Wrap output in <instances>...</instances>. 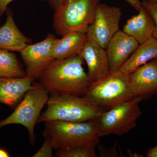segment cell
Returning a JSON list of instances; mask_svg holds the SVG:
<instances>
[{"label": "cell", "mask_w": 157, "mask_h": 157, "mask_svg": "<svg viewBox=\"0 0 157 157\" xmlns=\"http://www.w3.org/2000/svg\"><path fill=\"white\" fill-rule=\"evenodd\" d=\"M88 39L87 34L82 32L70 33L61 39H56L52 51L54 59H63L79 55Z\"/></svg>", "instance_id": "cell-16"}, {"label": "cell", "mask_w": 157, "mask_h": 157, "mask_svg": "<svg viewBox=\"0 0 157 157\" xmlns=\"http://www.w3.org/2000/svg\"><path fill=\"white\" fill-rule=\"evenodd\" d=\"M79 55L54 60L39 77V83L52 94L83 96L90 85Z\"/></svg>", "instance_id": "cell-1"}, {"label": "cell", "mask_w": 157, "mask_h": 157, "mask_svg": "<svg viewBox=\"0 0 157 157\" xmlns=\"http://www.w3.org/2000/svg\"><path fill=\"white\" fill-rule=\"evenodd\" d=\"M129 90L134 97L146 100L157 94V58L128 76Z\"/></svg>", "instance_id": "cell-10"}, {"label": "cell", "mask_w": 157, "mask_h": 157, "mask_svg": "<svg viewBox=\"0 0 157 157\" xmlns=\"http://www.w3.org/2000/svg\"><path fill=\"white\" fill-rule=\"evenodd\" d=\"M49 94L39 82L33 83L14 112L4 120L0 121V129L12 124L22 125L28 131L31 145H35V127L42 109L48 101Z\"/></svg>", "instance_id": "cell-5"}, {"label": "cell", "mask_w": 157, "mask_h": 157, "mask_svg": "<svg viewBox=\"0 0 157 157\" xmlns=\"http://www.w3.org/2000/svg\"><path fill=\"white\" fill-rule=\"evenodd\" d=\"M38 123L51 121L80 122L94 120L105 111L83 97L51 94Z\"/></svg>", "instance_id": "cell-2"}, {"label": "cell", "mask_w": 157, "mask_h": 157, "mask_svg": "<svg viewBox=\"0 0 157 157\" xmlns=\"http://www.w3.org/2000/svg\"><path fill=\"white\" fill-rule=\"evenodd\" d=\"M148 157H157V145L153 148L150 149L147 154Z\"/></svg>", "instance_id": "cell-24"}, {"label": "cell", "mask_w": 157, "mask_h": 157, "mask_svg": "<svg viewBox=\"0 0 157 157\" xmlns=\"http://www.w3.org/2000/svg\"><path fill=\"white\" fill-rule=\"evenodd\" d=\"M122 15L119 7L99 3L94 21L86 32L88 39L106 49L110 40L120 30Z\"/></svg>", "instance_id": "cell-8"}, {"label": "cell", "mask_w": 157, "mask_h": 157, "mask_svg": "<svg viewBox=\"0 0 157 157\" xmlns=\"http://www.w3.org/2000/svg\"><path fill=\"white\" fill-rule=\"evenodd\" d=\"M26 76L16 55L0 48V77H19Z\"/></svg>", "instance_id": "cell-18"}, {"label": "cell", "mask_w": 157, "mask_h": 157, "mask_svg": "<svg viewBox=\"0 0 157 157\" xmlns=\"http://www.w3.org/2000/svg\"><path fill=\"white\" fill-rule=\"evenodd\" d=\"M142 100L135 97L104 111L95 120L99 137L121 136L137 126V119L142 114L139 103Z\"/></svg>", "instance_id": "cell-6"}, {"label": "cell", "mask_w": 157, "mask_h": 157, "mask_svg": "<svg viewBox=\"0 0 157 157\" xmlns=\"http://www.w3.org/2000/svg\"><path fill=\"white\" fill-rule=\"evenodd\" d=\"M45 141L38 151L33 156V157H52L53 147L50 137L47 135H43Z\"/></svg>", "instance_id": "cell-20"}, {"label": "cell", "mask_w": 157, "mask_h": 157, "mask_svg": "<svg viewBox=\"0 0 157 157\" xmlns=\"http://www.w3.org/2000/svg\"><path fill=\"white\" fill-rule=\"evenodd\" d=\"M44 123L43 135L50 137L54 149L77 145L97 146L100 143L95 120L80 122L51 121Z\"/></svg>", "instance_id": "cell-3"}, {"label": "cell", "mask_w": 157, "mask_h": 157, "mask_svg": "<svg viewBox=\"0 0 157 157\" xmlns=\"http://www.w3.org/2000/svg\"><path fill=\"white\" fill-rule=\"evenodd\" d=\"M83 97L105 110L135 98L129 90L128 76L120 70L90 83Z\"/></svg>", "instance_id": "cell-7"}, {"label": "cell", "mask_w": 157, "mask_h": 157, "mask_svg": "<svg viewBox=\"0 0 157 157\" xmlns=\"http://www.w3.org/2000/svg\"><path fill=\"white\" fill-rule=\"evenodd\" d=\"M142 6L146 9L151 15L155 22V30L153 38L157 40V3H148L147 0H143L141 2Z\"/></svg>", "instance_id": "cell-21"}, {"label": "cell", "mask_w": 157, "mask_h": 157, "mask_svg": "<svg viewBox=\"0 0 157 157\" xmlns=\"http://www.w3.org/2000/svg\"><path fill=\"white\" fill-rule=\"evenodd\" d=\"M46 1H48L52 9L55 10L61 3L62 0H46Z\"/></svg>", "instance_id": "cell-25"}, {"label": "cell", "mask_w": 157, "mask_h": 157, "mask_svg": "<svg viewBox=\"0 0 157 157\" xmlns=\"http://www.w3.org/2000/svg\"><path fill=\"white\" fill-rule=\"evenodd\" d=\"M157 58V40L154 38L140 44L120 71L127 76L141 66Z\"/></svg>", "instance_id": "cell-17"}, {"label": "cell", "mask_w": 157, "mask_h": 157, "mask_svg": "<svg viewBox=\"0 0 157 157\" xmlns=\"http://www.w3.org/2000/svg\"><path fill=\"white\" fill-rule=\"evenodd\" d=\"M99 3L100 0H62L54 14L56 33L63 37L75 32L86 33Z\"/></svg>", "instance_id": "cell-4"}, {"label": "cell", "mask_w": 157, "mask_h": 157, "mask_svg": "<svg viewBox=\"0 0 157 157\" xmlns=\"http://www.w3.org/2000/svg\"><path fill=\"white\" fill-rule=\"evenodd\" d=\"M96 146L77 145L59 150L56 157H97Z\"/></svg>", "instance_id": "cell-19"}, {"label": "cell", "mask_w": 157, "mask_h": 157, "mask_svg": "<svg viewBox=\"0 0 157 157\" xmlns=\"http://www.w3.org/2000/svg\"><path fill=\"white\" fill-rule=\"evenodd\" d=\"M147 1L148 3H151V4L157 3V0H147Z\"/></svg>", "instance_id": "cell-27"}, {"label": "cell", "mask_w": 157, "mask_h": 157, "mask_svg": "<svg viewBox=\"0 0 157 157\" xmlns=\"http://www.w3.org/2000/svg\"><path fill=\"white\" fill-rule=\"evenodd\" d=\"M56 39L53 34H48L43 41L28 44L20 52L26 66L27 77L34 80L38 79L55 60L52 51Z\"/></svg>", "instance_id": "cell-9"}, {"label": "cell", "mask_w": 157, "mask_h": 157, "mask_svg": "<svg viewBox=\"0 0 157 157\" xmlns=\"http://www.w3.org/2000/svg\"><path fill=\"white\" fill-rule=\"evenodd\" d=\"M155 27L151 15L142 6L138 14L128 20L123 31L141 44L153 37Z\"/></svg>", "instance_id": "cell-15"}, {"label": "cell", "mask_w": 157, "mask_h": 157, "mask_svg": "<svg viewBox=\"0 0 157 157\" xmlns=\"http://www.w3.org/2000/svg\"><path fill=\"white\" fill-rule=\"evenodd\" d=\"M6 22L0 28V48L20 52L32 40L21 32L14 21L13 12L8 8Z\"/></svg>", "instance_id": "cell-14"}, {"label": "cell", "mask_w": 157, "mask_h": 157, "mask_svg": "<svg viewBox=\"0 0 157 157\" xmlns=\"http://www.w3.org/2000/svg\"><path fill=\"white\" fill-rule=\"evenodd\" d=\"M13 1L14 0H0V17L6 12L9 4Z\"/></svg>", "instance_id": "cell-22"}, {"label": "cell", "mask_w": 157, "mask_h": 157, "mask_svg": "<svg viewBox=\"0 0 157 157\" xmlns=\"http://www.w3.org/2000/svg\"><path fill=\"white\" fill-rule=\"evenodd\" d=\"M86 62L90 83L99 81L109 74V64L106 49L88 39L79 54Z\"/></svg>", "instance_id": "cell-12"}, {"label": "cell", "mask_w": 157, "mask_h": 157, "mask_svg": "<svg viewBox=\"0 0 157 157\" xmlns=\"http://www.w3.org/2000/svg\"><path fill=\"white\" fill-rule=\"evenodd\" d=\"M10 157L9 153L3 149L0 148V157Z\"/></svg>", "instance_id": "cell-26"}, {"label": "cell", "mask_w": 157, "mask_h": 157, "mask_svg": "<svg viewBox=\"0 0 157 157\" xmlns=\"http://www.w3.org/2000/svg\"><path fill=\"white\" fill-rule=\"evenodd\" d=\"M34 79L26 76L0 77V103L14 107L31 88Z\"/></svg>", "instance_id": "cell-13"}, {"label": "cell", "mask_w": 157, "mask_h": 157, "mask_svg": "<svg viewBox=\"0 0 157 157\" xmlns=\"http://www.w3.org/2000/svg\"><path fill=\"white\" fill-rule=\"evenodd\" d=\"M140 44L133 37L119 30L109 41L106 51L109 73L118 71Z\"/></svg>", "instance_id": "cell-11"}, {"label": "cell", "mask_w": 157, "mask_h": 157, "mask_svg": "<svg viewBox=\"0 0 157 157\" xmlns=\"http://www.w3.org/2000/svg\"><path fill=\"white\" fill-rule=\"evenodd\" d=\"M129 5H130L134 9L139 11L142 6L141 2L140 0H125Z\"/></svg>", "instance_id": "cell-23"}]
</instances>
